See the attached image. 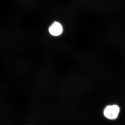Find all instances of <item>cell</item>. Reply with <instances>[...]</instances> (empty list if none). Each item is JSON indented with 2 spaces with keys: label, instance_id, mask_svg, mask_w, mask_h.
Masks as SVG:
<instances>
[{
  "label": "cell",
  "instance_id": "1",
  "mask_svg": "<svg viewBox=\"0 0 125 125\" xmlns=\"http://www.w3.org/2000/svg\"><path fill=\"white\" fill-rule=\"evenodd\" d=\"M120 112V108L117 105H109L106 107L104 109V115L108 119L114 120L117 118Z\"/></svg>",
  "mask_w": 125,
  "mask_h": 125
},
{
  "label": "cell",
  "instance_id": "2",
  "mask_svg": "<svg viewBox=\"0 0 125 125\" xmlns=\"http://www.w3.org/2000/svg\"><path fill=\"white\" fill-rule=\"evenodd\" d=\"M62 28L60 23L55 22L49 28L50 33L54 36H58L62 33Z\"/></svg>",
  "mask_w": 125,
  "mask_h": 125
}]
</instances>
